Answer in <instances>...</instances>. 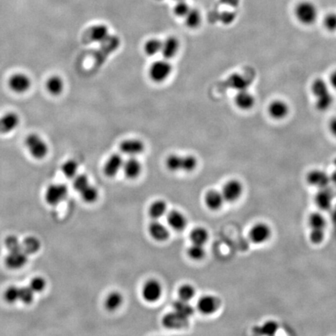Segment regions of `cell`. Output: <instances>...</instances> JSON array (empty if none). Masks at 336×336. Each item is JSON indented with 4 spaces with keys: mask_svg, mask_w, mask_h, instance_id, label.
Returning <instances> with one entry per match:
<instances>
[{
    "mask_svg": "<svg viewBox=\"0 0 336 336\" xmlns=\"http://www.w3.org/2000/svg\"><path fill=\"white\" fill-rule=\"evenodd\" d=\"M290 112L288 104L281 100L273 101L269 106V114L271 117L277 120L285 119Z\"/></svg>",
    "mask_w": 336,
    "mask_h": 336,
    "instance_id": "18",
    "label": "cell"
},
{
    "mask_svg": "<svg viewBox=\"0 0 336 336\" xmlns=\"http://www.w3.org/2000/svg\"><path fill=\"white\" fill-rule=\"evenodd\" d=\"M5 246H6L8 252L22 249L21 243H20L18 238L14 235H9L6 237V239H5Z\"/></svg>",
    "mask_w": 336,
    "mask_h": 336,
    "instance_id": "46",
    "label": "cell"
},
{
    "mask_svg": "<svg viewBox=\"0 0 336 336\" xmlns=\"http://www.w3.org/2000/svg\"><path fill=\"white\" fill-rule=\"evenodd\" d=\"M168 206L164 200H157L152 203L149 209V214L153 219H159L167 213Z\"/></svg>",
    "mask_w": 336,
    "mask_h": 336,
    "instance_id": "29",
    "label": "cell"
},
{
    "mask_svg": "<svg viewBox=\"0 0 336 336\" xmlns=\"http://www.w3.org/2000/svg\"><path fill=\"white\" fill-rule=\"evenodd\" d=\"M220 305L221 301L219 298L212 295H205L198 301L197 308L201 314L210 315L216 313Z\"/></svg>",
    "mask_w": 336,
    "mask_h": 336,
    "instance_id": "10",
    "label": "cell"
},
{
    "mask_svg": "<svg viewBox=\"0 0 336 336\" xmlns=\"http://www.w3.org/2000/svg\"><path fill=\"white\" fill-rule=\"evenodd\" d=\"M123 303V295L120 293L115 291L108 294L104 301V307L108 311H115L121 307Z\"/></svg>",
    "mask_w": 336,
    "mask_h": 336,
    "instance_id": "27",
    "label": "cell"
},
{
    "mask_svg": "<svg viewBox=\"0 0 336 336\" xmlns=\"http://www.w3.org/2000/svg\"><path fill=\"white\" fill-rule=\"evenodd\" d=\"M176 1H180V0H176Z\"/></svg>",
    "mask_w": 336,
    "mask_h": 336,
    "instance_id": "54",
    "label": "cell"
},
{
    "mask_svg": "<svg viewBox=\"0 0 336 336\" xmlns=\"http://www.w3.org/2000/svg\"><path fill=\"white\" fill-rule=\"evenodd\" d=\"M329 129L333 135L336 137V118L331 120L329 123Z\"/></svg>",
    "mask_w": 336,
    "mask_h": 336,
    "instance_id": "50",
    "label": "cell"
},
{
    "mask_svg": "<svg viewBox=\"0 0 336 336\" xmlns=\"http://www.w3.org/2000/svg\"><path fill=\"white\" fill-rule=\"evenodd\" d=\"M173 308L176 312L179 313L183 316L187 317L188 318L192 316L194 312H195L193 307L190 305L189 302L185 301V300H181V299H178V300L174 302Z\"/></svg>",
    "mask_w": 336,
    "mask_h": 336,
    "instance_id": "31",
    "label": "cell"
},
{
    "mask_svg": "<svg viewBox=\"0 0 336 336\" xmlns=\"http://www.w3.org/2000/svg\"><path fill=\"white\" fill-rule=\"evenodd\" d=\"M330 82L331 84H332V86H333L335 89H336V71L333 72V74L331 75Z\"/></svg>",
    "mask_w": 336,
    "mask_h": 336,
    "instance_id": "51",
    "label": "cell"
},
{
    "mask_svg": "<svg viewBox=\"0 0 336 336\" xmlns=\"http://www.w3.org/2000/svg\"><path fill=\"white\" fill-rule=\"evenodd\" d=\"M296 18L301 24L311 25L316 21L318 17V9L312 2L305 1L300 2L295 10Z\"/></svg>",
    "mask_w": 336,
    "mask_h": 336,
    "instance_id": "3",
    "label": "cell"
},
{
    "mask_svg": "<svg viewBox=\"0 0 336 336\" xmlns=\"http://www.w3.org/2000/svg\"><path fill=\"white\" fill-rule=\"evenodd\" d=\"M167 168L170 171L191 172L196 169L198 161L196 157L192 155L179 156L172 154L168 156L165 161Z\"/></svg>",
    "mask_w": 336,
    "mask_h": 336,
    "instance_id": "1",
    "label": "cell"
},
{
    "mask_svg": "<svg viewBox=\"0 0 336 336\" xmlns=\"http://www.w3.org/2000/svg\"><path fill=\"white\" fill-rule=\"evenodd\" d=\"M235 104L244 111L252 109L255 104L254 96L247 90H239L235 97Z\"/></svg>",
    "mask_w": 336,
    "mask_h": 336,
    "instance_id": "22",
    "label": "cell"
},
{
    "mask_svg": "<svg viewBox=\"0 0 336 336\" xmlns=\"http://www.w3.org/2000/svg\"><path fill=\"white\" fill-rule=\"evenodd\" d=\"M41 246H42V245H41L40 241L33 236H30V237L26 238L21 243L22 250L28 255L36 254L37 252L40 250Z\"/></svg>",
    "mask_w": 336,
    "mask_h": 336,
    "instance_id": "28",
    "label": "cell"
},
{
    "mask_svg": "<svg viewBox=\"0 0 336 336\" xmlns=\"http://www.w3.org/2000/svg\"><path fill=\"white\" fill-rule=\"evenodd\" d=\"M34 298H35V292L30 288L29 286L20 287V296H19L20 301L25 304H30L33 302Z\"/></svg>",
    "mask_w": 336,
    "mask_h": 336,
    "instance_id": "42",
    "label": "cell"
},
{
    "mask_svg": "<svg viewBox=\"0 0 336 336\" xmlns=\"http://www.w3.org/2000/svg\"><path fill=\"white\" fill-rule=\"evenodd\" d=\"M307 181L311 186L322 188L329 186L330 178L326 172L321 170H314L309 172L307 176Z\"/></svg>",
    "mask_w": 336,
    "mask_h": 336,
    "instance_id": "16",
    "label": "cell"
},
{
    "mask_svg": "<svg viewBox=\"0 0 336 336\" xmlns=\"http://www.w3.org/2000/svg\"><path fill=\"white\" fill-rule=\"evenodd\" d=\"M123 169L126 177L129 179H135L140 174L142 166L137 159L131 157L129 159L124 161Z\"/></svg>",
    "mask_w": 336,
    "mask_h": 336,
    "instance_id": "21",
    "label": "cell"
},
{
    "mask_svg": "<svg viewBox=\"0 0 336 336\" xmlns=\"http://www.w3.org/2000/svg\"><path fill=\"white\" fill-rule=\"evenodd\" d=\"M325 25L329 31H336V13L328 15L325 20Z\"/></svg>",
    "mask_w": 336,
    "mask_h": 336,
    "instance_id": "49",
    "label": "cell"
},
{
    "mask_svg": "<svg viewBox=\"0 0 336 336\" xmlns=\"http://www.w3.org/2000/svg\"><path fill=\"white\" fill-rule=\"evenodd\" d=\"M162 47V42L159 39H151L146 42L144 45V51L149 56L157 55L161 52Z\"/></svg>",
    "mask_w": 336,
    "mask_h": 336,
    "instance_id": "35",
    "label": "cell"
},
{
    "mask_svg": "<svg viewBox=\"0 0 336 336\" xmlns=\"http://www.w3.org/2000/svg\"><path fill=\"white\" fill-rule=\"evenodd\" d=\"M277 330V323L275 322H272V321L265 322V323L262 326H261L259 329V331L261 332V334L268 335V336H272V335H274Z\"/></svg>",
    "mask_w": 336,
    "mask_h": 336,
    "instance_id": "47",
    "label": "cell"
},
{
    "mask_svg": "<svg viewBox=\"0 0 336 336\" xmlns=\"http://www.w3.org/2000/svg\"><path fill=\"white\" fill-rule=\"evenodd\" d=\"M119 147L123 154L134 157L143 153L144 150V143L139 139H128L123 141Z\"/></svg>",
    "mask_w": 336,
    "mask_h": 336,
    "instance_id": "15",
    "label": "cell"
},
{
    "mask_svg": "<svg viewBox=\"0 0 336 336\" xmlns=\"http://www.w3.org/2000/svg\"><path fill=\"white\" fill-rule=\"evenodd\" d=\"M80 193H81L83 200L86 203H94L98 198V191L97 188L90 185L86 186Z\"/></svg>",
    "mask_w": 336,
    "mask_h": 336,
    "instance_id": "37",
    "label": "cell"
},
{
    "mask_svg": "<svg viewBox=\"0 0 336 336\" xmlns=\"http://www.w3.org/2000/svg\"><path fill=\"white\" fill-rule=\"evenodd\" d=\"M333 192H331L329 186L325 188H319L315 196V203L317 207L322 210H327L330 208L333 202Z\"/></svg>",
    "mask_w": 336,
    "mask_h": 336,
    "instance_id": "20",
    "label": "cell"
},
{
    "mask_svg": "<svg viewBox=\"0 0 336 336\" xmlns=\"http://www.w3.org/2000/svg\"><path fill=\"white\" fill-rule=\"evenodd\" d=\"M78 163L73 160H69L62 165L61 170L62 174L67 178H73L77 176L78 171Z\"/></svg>",
    "mask_w": 336,
    "mask_h": 336,
    "instance_id": "34",
    "label": "cell"
},
{
    "mask_svg": "<svg viewBox=\"0 0 336 336\" xmlns=\"http://www.w3.org/2000/svg\"><path fill=\"white\" fill-rule=\"evenodd\" d=\"M28 255L22 249L8 252V254L4 259L5 265L8 269L13 270H17L25 266L26 264L28 263Z\"/></svg>",
    "mask_w": 336,
    "mask_h": 336,
    "instance_id": "6",
    "label": "cell"
},
{
    "mask_svg": "<svg viewBox=\"0 0 336 336\" xmlns=\"http://www.w3.org/2000/svg\"><path fill=\"white\" fill-rule=\"evenodd\" d=\"M20 124V117L14 112L4 114L0 118V133L7 134L14 131Z\"/></svg>",
    "mask_w": 336,
    "mask_h": 336,
    "instance_id": "14",
    "label": "cell"
},
{
    "mask_svg": "<svg viewBox=\"0 0 336 336\" xmlns=\"http://www.w3.org/2000/svg\"><path fill=\"white\" fill-rule=\"evenodd\" d=\"M190 10V7L185 0L177 1L174 7V13L177 17H185V15Z\"/></svg>",
    "mask_w": 336,
    "mask_h": 336,
    "instance_id": "45",
    "label": "cell"
},
{
    "mask_svg": "<svg viewBox=\"0 0 336 336\" xmlns=\"http://www.w3.org/2000/svg\"><path fill=\"white\" fill-rule=\"evenodd\" d=\"M188 255L189 258L195 261H199L205 258L206 250L203 245L192 244V246L188 249Z\"/></svg>",
    "mask_w": 336,
    "mask_h": 336,
    "instance_id": "38",
    "label": "cell"
},
{
    "mask_svg": "<svg viewBox=\"0 0 336 336\" xmlns=\"http://www.w3.org/2000/svg\"><path fill=\"white\" fill-rule=\"evenodd\" d=\"M325 230H311L310 240L314 245H319L325 239Z\"/></svg>",
    "mask_w": 336,
    "mask_h": 336,
    "instance_id": "48",
    "label": "cell"
},
{
    "mask_svg": "<svg viewBox=\"0 0 336 336\" xmlns=\"http://www.w3.org/2000/svg\"><path fill=\"white\" fill-rule=\"evenodd\" d=\"M329 178H330L331 182H333L335 185H336V170L329 175Z\"/></svg>",
    "mask_w": 336,
    "mask_h": 336,
    "instance_id": "52",
    "label": "cell"
},
{
    "mask_svg": "<svg viewBox=\"0 0 336 336\" xmlns=\"http://www.w3.org/2000/svg\"><path fill=\"white\" fill-rule=\"evenodd\" d=\"M108 31H108V27L104 24H97V25L93 26L89 31L90 40L92 42L102 43L105 42L109 37Z\"/></svg>",
    "mask_w": 336,
    "mask_h": 336,
    "instance_id": "25",
    "label": "cell"
},
{
    "mask_svg": "<svg viewBox=\"0 0 336 336\" xmlns=\"http://www.w3.org/2000/svg\"><path fill=\"white\" fill-rule=\"evenodd\" d=\"M172 71L171 65L166 60H157L150 66L149 76L155 83L166 81Z\"/></svg>",
    "mask_w": 336,
    "mask_h": 336,
    "instance_id": "4",
    "label": "cell"
},
{
    "mask_svg": "<svg viewBox=\"0 0 336 336\" xmlns=\"http://www.w3.org/2000/svg\"><path fill=\"white\" fill-rule=\"evenodd\" d=\"M149 233L155 241L163 242L167 241L170 237V232L163 223L154 221L149 226Z\"/></svg>",
    "mask_w": 336,
    "mask_h": 336,
    "instance_id": "24",
    "label": "cell"
},
{
    "mask_svg": "<svg viewBox=\"0 0 336 336\" xmlns=\"http://www.w3.org/2000/svg\"><path fill=\"white\" fill-rule=\"evenodd\" d=\"M168 223L173 230L176 231H182L187 226V219L185 216L179 211L172 210L167 216Z\"/></svg>",
    "mask_w": 336,
    "mask_h": 336,
    "instance_id": "19",
    "label": "cell"
},
{
    "mask_svg": "<svg viewBox=\"0 0 336 336\" xmlns=\"http://www.w3.org/2000/svg\"><path fill=\"white\" fill-rule=\"evenodd\" d=\"M223 195L221 192L216 190H210L205 196L206 206L212 211H216L223 207L224 203Z\"/></svg>",
    "mask_w": 336,
    "mask_h": 336,
    "instance_id": "23",
    "label": "cell"
},
{
    "mask_svg": "<svg viewBox=\"0 0 336 336\" xmlns=\"http://www.w3.org/2000/svg\"><path fill=\"white\" fill-rule=\"evenodd\" d=\"M179 47V42L175 37H168L162 42L161 52L165 59H170L177 55Z\"/></svg>",
    "mask_w": 336,
    "mask_h": 336,
    "instance_id": "17",
    "label": "cell"
},
{
    "mask_svg": "<svg viewBox=\"0 0 336 336\" xmlns=\"http://www.w3.org/2000/svg\"><path fill=\"white\" fill-rule=\"evenodd\" d=\"M9 86L13 92L24 93L31 87V79L27 74L22 73H15L9 78Z\"/></svg>",
    "mask_w": 336,
    "mask_h": 336,
    "instance_id": "12",
    "label": "cell"
},
{
    "mask_svg": "<svg viewBox=\"0 0 336 336\" xmlns=\"http://www.w3.org/2000/svg\"><path fill=\"white\" fill-rule=\"evenodd\" d=\"M68 195V188L63 184H52L46 189L44 199L50 206H57L62 203Z\"/></svg>",
    "mask_w": 336,
    "mask_h": 336,
    "instance_id": "5",
    "label": "cell"
},
{
    "mask_svg": "<svg viewBox=\"0 0 336 336\" xmlns=\"http://www.w3.org/2000/svg\"><path fill=\"white\" fill-rule=\"evenodd\" d=\"M46 88L51 95H59L64 89L63 80L59 76H52L46 82Z\"/></svg>",
    "mask_w": 336,
    "mask_h": 336,
    "instance_id": "26",
    "label": "cell"
},
{
    "mask_svg": "<svg viewBox=\"0 0 336 336\" xmlns=\"http://www.w3.org/2000/svg\"><path fill=\"white\" fill-rule=\"evenodd\" d=\"M312 92L315 97L323 95L325 93H329V86L327 83L322 79H317L312 84Z\"/></svg>",
    "mask_w": 336,
    "mask_h": 336,
    "instance_id": "39",
    "label": "cell"
},
{
    "mask_svg": "<svg viewBox=\"0 0 336 336\" xmlns=\"http://www.w3.org/2000/svg\"><path fill=\"white\" fill-rule=\"evenodd\" d=\"M89 185H90V183H89V180H88L86 175L81 174V175L74 177V181L73 182V188L79 193L82 192L84 188Z\"/></svg>",
    "mask_w": 336,
    "mask_h": 336,
    "instance_id": "44",
    "label": "cell"
},
{
    "mask_svg": "<svg viewBox=\"0 0 336 336\" xmlns=\"http://www.w3.org/2000/svg\"><path fill=\"white\" fill-rule=\"evenodd\" d=\"M316 106L320 111H325L332 105L333 97L330 92L316 97Z\"/></svg>",
    "mask_w": 336,
    "mask_h": 336,
    "instance_id": "41",
    "label": "cell"
},
{
    "mask_svg": "<svg viewBox=\"0 0 336 336\" xmlns=\"http://www.w3.org/2000/svg\"><path fill=\"white\" fill-rule=\"evenodd\" d=\"M190 239L192 244L204 245L209 239V233L207 229L199 227L193 229L190 234Z\"/></svg>",
    "mask_w": 336,
    "mask_h": 336,
    "instance_id": "30",
    "label": "cell"
},
{
    "mask_svg": "<svg viewBox=\"0 0 336 336\" xmlns=\"http://www.w3.org/2000/svg\"><path fill=\"white\" fill-rule=\"evenodd\" d=\"M162 295V286L157 280H150L145 283L142 290V296L149 303L157 302Z\"/></svg>",
    "mask_w": 336,
    "mask_h": 336,
    "instance_id": "9",
    "label": "cell"
},
{
    "mask_svg": "<svg viewBox=\"0 0 336 336\" xmlns=\"http://www.w3.org/2000/svg\"><path fill=\"white\" fill-rule=\"evenodd\" d=\"M30 288L35 293H42L46 288V281L44 278L36 276L30 282Z\"/></svg>",
    "mask_w": 336,
    "mask_h": 336,
    "instance_id": "43",
    "label": "cell"
},
{
    "mask_svg": "<svg viewBox=\"0 0 336 336\" xmlns=\"http://www.w3.org/2000/svg\"><path fill=\"white\" fill-rule=\"evenodd\" d=\"M196 289L190 284H184L181 286L177 291V295L181 300L190 301L196 296Z\"/></svg>",
    "mask_w": 336,
    "mask_h": 336,
    "instance_id": "36",
    "label": "cell"
},
{
    "mask_svg": "<svg viewBox=\"0 0 336 336\" xmlns=\"http://www.w3.org/2000/svg\"><path fill=\"white\" fill-rule=\"evenodd\" d=\"M4 300L7 303H14L18 301L19 296H20V287L16 286H11L8 287L6 291L4 293Z\"/></svg>",
    "mask_w": 336,
    "mask_h": 336,
    "instance_id": "40",
    "label": "cell"
},
{
    "mask_svg": "<svg viewBox=\"0 0 336 336\" xmlns=\"http://www.w3.org/2000/svg\"><path fill=\"white\" fill-rule=\"evenodd\" d=\"M271 234L272 230L269 225L263 223H256L251 229L249 238L253 243L261 245L269 241Z\"/></svg>",
    "mask_w": 336,
    "mask_h": 336,
    "instance_id": "11",
    "label": "cell"
},
{
    "mask_svg": "<svg viewBox=\"0 0 336 336\" xmlns=\"http://www.w3.org/2000/svg\"><path fill=\"white\" fill-rule=\"evenodd\" d=\"M187 317L183 316L179 313L173 311L165 314L162 318V324L166 329L170 330H181L187 327L188 324Z\"/></svg>",
    "mask_w": 336,
    "mask_h": 336,
    "instance_id": "7",
    "label": "cell"
},
{
    "mask_svg": "<svg viewBox=\"0 0 336 336\" xmlns=\"http://www.w3.org/2000/svg\"><path fill=\"white\" fill-rule=\"evenodd\" d=\"M124 161L120 154H115L110 156L104 165V173L107 177H113L123 169Z\"/></svg>",
    "mask_w": 336,
    "mask_h": 336,
    "instance_id": "13",
    "label": "cell"
},
{
    "mask_svg": "<svg viewBox=\"0 0 336 336\" xmlns=\"http://www.w3.org/2000/svg\"><path fill=\"white\" fill-rule=\"evenodd\" d=\"M334 165H335V166H336V159L334 160Z\"/></svg>",
    "mask_w": 336,
    "mask_h": 336,
    "instance_id": "53",
    "label": "cell"
},
{
    "mask_svg": "<svg viewBox=\"0 0 336 336\" xmlns=\"http://www.w3.org/2000/svg\"><path fill=\"white\" fill-rule=\"evenodd\" d=\"M185 24L188 28H198L202 21L201 13H199V10L196 9H190L188 13L185 15Z\"/></svg>",
    "mask_w": 336,
    "mask_h": 336,
    "instance_id": "33",
    "label": "cell"
},
{
    "mask_svg": "<svg viewBox=\"0 0 336 336\" xmlns=\"http://www.w3.org/2000/svg\"><path fill=\"white\" fill-rule=\"evenodd\" d=\"M221 193L225 201L234 203L243 193V185L238 180H230L223 185Z\"/></svg>",
    "mask_w": 336,
    "mask_h": 336,
    "instance_id": "8",
    "label": "cell"
},
{
    "mask_svg": "<svg viewBox=\"0 0 336 336\" xmlns=\"http://www.w3.org/2000/svg\"><path fill=\"white\" fill-rule=\"evenodd\" d=\"M308 224L311 230H325L326 220L319 212H313L309 216Z\"/></svg>",
    "mask_w": 336,
    "mask_h": 336,
    "instance_id": "32",
    "label": "cell"
},
{
    "mask_svg": "<svg viewBox=\"0 0 336 336\" xmlns=\"http://www.w3.org/2000/svg\"><path fill=\"white\" fill-rule=\"evenodd\" d=\"M25 146L30 154L35 159H43L48 154V145L38 134L32 133L28 135L25 139Z\"/></svg>",
    "mask_w": 336,
    "mask_h": 336,
    "instance_id": "2",
    "label": "cell"
}]
</instances>
